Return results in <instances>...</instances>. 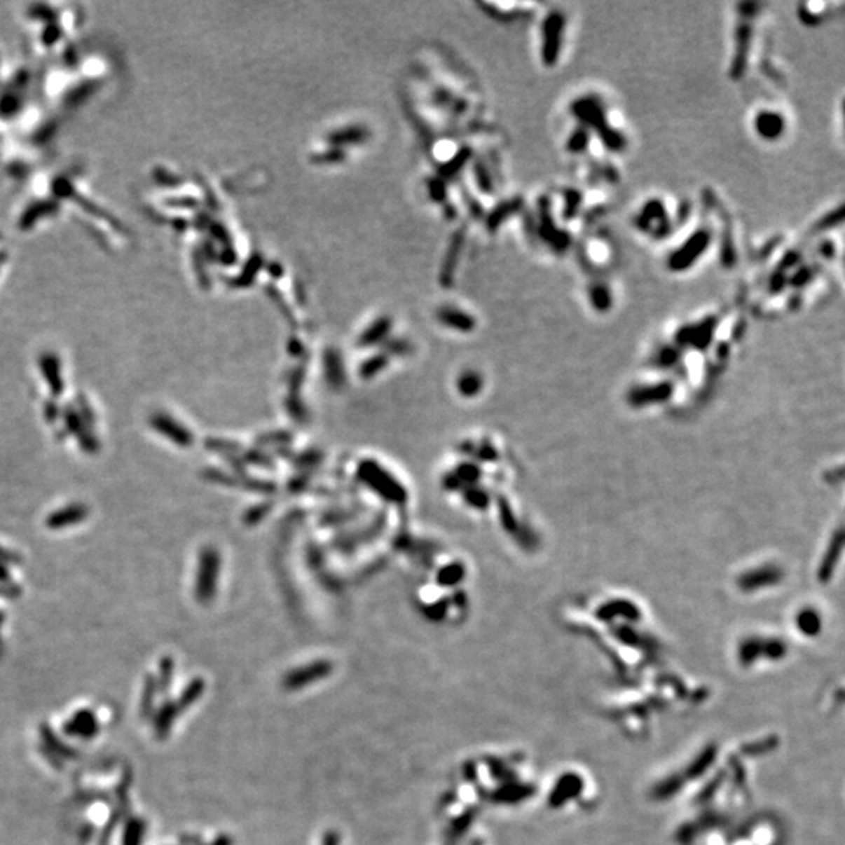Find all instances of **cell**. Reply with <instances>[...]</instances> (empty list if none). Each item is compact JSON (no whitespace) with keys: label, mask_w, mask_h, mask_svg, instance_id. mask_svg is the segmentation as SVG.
Here are the masks:
<instances>
[{"label":"cell","mask_w":845,"mask_h":845,"mask_svg":"<svg viewBox=\"0 0 845 845\" xmlns=\"http://www.w3.org/2000/svg\"><path fill=\"white\" fill-rule=\"evenodd\" d=\"M219 554L213 547H207L202 549L199 558L198 567V578H196V596L199 601L207 603L213 598L214 590H217L218 573H219Z\"/></svg>","instance_id":"cell-1"},{"label":"cell","mask_w":845,"mask_h":845,"mask_svg":"<svg viewBox=\"0 0 845 845\" xmlns=\"http://www.w3.org/2000/svg\"><path fill=\"white\" fill-rule=\"evenodd\" d=\"M149 425L153 431L171 440L177 446H190L193 444V435L188 429L172 418L166 412H156L149 418Z\"/></svg>","instance_id":"cell-2"},{"label":"cell","mask_w":845,"mask_h":845,"mask_svg":"<svg viewBox=\"0 0 845 845\" xmlns=\"http://www.w3.org/2000/svg\"><path fill=\"white\" fill-rule=\"evenodd\" d=\"M88 507L85 504H78V502H74V504H68L62 509H58V511H53L49 516H47L46 525L49 529H53V531H60V529H66L71 528L74 525H78V523L85 521L88 518Z\"/></svg>","instance_id":"cell-3"},{"label":"cell","mask_w":845,"mask_h":845,"mask_svg":"<svg viewBox=\"0 0 845 845\" xmlns=\"http://www.w3.org/2000/svg\"><path fill=\"white\" fill-rule=\"evenodd\" d=\"M39 370H41V374L47 382V387H49L50 393L53 397H60L64 390V380L60 359L55 354H43L41 357H39Z\"/></svg>","instance_id":"cell-4"},{"label":"cell","mask_w":845,"mask_h":845,"mask_svg":"<svg viewBox=\"0 0 845 845\" xmlns=\"http://www.w3.org/2000/svg\"><path fill=\"white\" fill-rule=\"evenodd\" d=\"M64 421H66V427H68V431L78 440L80 446H83L86 449V453H97V441L96 439L91 437V434L88 431V425L82 420L77 411H74V408H68V411L64 412Z\"/></svg>","instance_id":"cell-5"},{"label":"cell","mask_w":845,"mask_h":845,"mask_svg":"<svg viewBox=\"0 0 845 845\" xmlns=\"http://www.w3.org/2000/svg\"><path fill=\"white\" fill-rule=\"evenodd\" d=\"M781 579V572L776 567H761L755 568L751 572L742 575L739 579V586L743 590H756L760 587L774 586Z\"/></svg>","instance_id":"cell-6"},{"label":"cell","mask_w":845,"mask_h":845,"mask_svg":"<svg viewBox=\"0 0 845 845\" xmlns=\"http://www.w3.org/2000/svg\"><path fill=\"white\" fill-rule=\"evenodd\" d=\"M797 625H798V629H800L803 634H806V636L817 634L822 625L819 612H817L816 609H811V607L800 610L797 615Z\"/></svg>","instance_id":"cell-7"},{"label":"cell","mask_w":845,"mask_h":845,"mask_svg":"<svg viewBox=\"0 0 845 845\" xmlns=\"http://www.w3.org/2000/svg\"><path fill=\"white\" fill-rule=\"evenodd\" d=\"M479 384H481V380L478 376L469 374V376H467V378L462 379L460 390H462V393L469 394V397H472V394L479 392Z\"/></svg>","instance_id":"cell-8"}]
</instances>
